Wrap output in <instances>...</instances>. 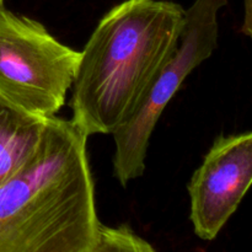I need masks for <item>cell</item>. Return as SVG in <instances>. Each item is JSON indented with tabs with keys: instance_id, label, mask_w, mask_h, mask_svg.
<instances>
[{
	"instance_id": "6da1fadb",
	"label": "cell",
	"mask_w": 252,
	"mask_h": 252,
	"mask_svg": "<svg viewBox=\"0 0 252 252\" xmlns=\"http://www.w3.org/2000/svg\"><path fill=\"white\" fill-rule=\"evenodd\" d=\"M186 10L166 0H126L97 24L74 78L71 122L86 135L113 134L139 110L177 51Z\"/></svg>"
},
{
	"instance_id": "7a4b0ae2",
	"label": "cell",
	"mask_w": 252,
	"mask_h": 252,
	"mask_svg": "<svg viewBox=\"0 0 252 252\" xmlns=\"http://www.w3.org/2000/svg\"><path fill=\"white\" fill-rule=\"evenodd\" d=\"M86 142L71 120H47L33 154L0 186V252H93L101 221Z\"/></svg>"
},
{
	"instance_id": "3957f363",
	"label": "cell",
	"mask_w": 252,
	"mask_h": 252,
	"mask_svg": "<svg viewBox=\"0 0 252 252\" xmlns=\"http://www.w3.org/2000/svg\"><path fill=\"white\" fill-rule=\"evenodd\" d=\"M80 52L39 21L0 5V101L49 118L65 103Z\"/></svg>"
},
{
	"instance_id": "277c9868",
	"label": "cell",
	"mask_w": 252,
	"mask_h": 252,
	"mask_svg": "<svg viewBox=\"0 0 252 252\" xmlns=\"http://www.w3.org/2000/svg\"><path fill=\"white\" fill-rule=\"evenodd\" d=\"M226 0H194L186 10L179 47L148 91L139 110L115 133L113 175L123 187L145 171L149 140L158 121L187 76L218 46L219 10Z\"/></svg>"
},
{
	"instance_id": "5b68a950",
	"label": "cell",
	"mask_w": 252,
	"mask_h": 252,
	"mask_svg": "<svg viewBox=\"0 0 252 252\" xmlns=\"http://www.w3.org/2000/svg\"><path fill=\"white\" fill-rule=\"evenodd\" d=\"M252 186V132L219 135L189 184L194 234L214 240Z\"/></svg>"
},
{
	"instance_id": "8992f818",
	"label": "cell",
	"mask_w": 252,
	"mask_h": 252,
	"mask_svg": "<svg viewBox=\"0 0 252 252\" xmlns=\"http://www.w3.org/2000/svg\"><path fill=\"white\" fill-rule=\"evenodd\" d=\"M47 120L0 101V186L33 154Z\"/></svg>"
},
{
	"instance_id": "52a82bcc",
	"label": "cell",
	"mask_w": 252,
	"mask_h": 252,
	"mask_svg": "<svg viewBox=\"0 0 252 252\" xmlns=\"http://www.w3.org/2000/svg\"><path fill=\"white\" fill-rule=\"evenodd\" d=\"M155 249L129 225L107 226L102 223L96 234L93 252H153Z\"/></svg>"
},
{
	"instance_id": "ba28073f",
	"label": "cell",
	"mask_w": 252,
	"mask_h": 252,
	"mask_svg": "<svg viewBox=\"0 0 252 252\" xmlns=\"http://www.w3.org/2000/svg\"><path fill=\"white\" fill-rule=\"evenodd\" d=\"M243 32L252 39V0H244Z\"/></svg>"
},
{
	"instance_id": "9c48e42d",
	"label": "cell",
	"mask_w": 252,
	"mask_h": 252,
	"mask_svg": "<svg viewBox=\"0 0 252 252\" xmlns=\"http://www.w3.org/2000/svg\"><path fill=\"white\" fill-rule=\"evenodd\" d=\"M0 5H4V0H0Z\"/></svg>"
}]
</instances>
